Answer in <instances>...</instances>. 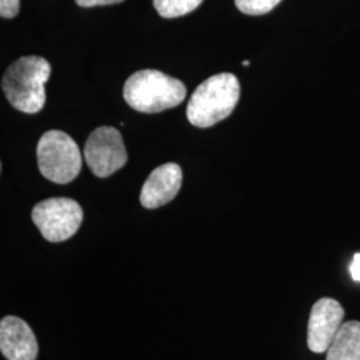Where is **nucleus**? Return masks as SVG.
I'll return each mask as SVG.
<instances>
[{"label":"nucleus","mask_w":360,"mask_h":360,"mask_svg":"<svg viewBox=\"0 0 360 360\" xmlns=\"http://www.w3.org/2000/svg\"><path fill=\"white\" fill-rule=\"evenodd\" d=\"M51 65L41 56H23L10 65L1 80L7 101L20 112L37 114L46 104Z\"/></svg>","instance_id":"nucleus-1"},{"label":"nucleus","mask_w":360,"mask_h":360,"mask_svg":"<svg viewBox=\"0 0 360 360\" xmlns=\"http://www.w3.org/2000/svg\"><path fill=\"white\" fill-rule=\"evenodd\" d=\"M239 98L240 84L233 74L208 77L193 91L187 104V119L195 127H211L231 115Z\"/></svg>","instance_id":"nucleus-2"},{"label":"nucleus","mask_w":360,"mask_h":360,"mask_svg":"<svg viewBox=\"0 0 360 360\" xmlns=\"http://www.w3.org/2000/svg\"><path fill=\"white\" fill-rule=\"evenodd\" d=\"M187 95L179 79L158 70H141L126 80L123 96L129 107L139 112L155 114L179 105Z\"/></svg>","instance_id":"nucleus-3"},{"label":"nucleus","mask_w":360,"mask_h":360,"mask_svg":"<svg viewBox=\"0 0 360 360\" xmlns=\"http://www.w3.org/2000/svg\"><path fill=\"white\" fill-rule=\"evenodd\" d=\"M37 158L41 175L58 184L72 181L82 169L80 150L63 131L44 132L37 147Z\"/></svg>","instance_id":"nucleus-4"},{"label":"nucleus","mask_w":360,"mask_h":360,"mask_svg":"<svg viewBox=\"0 0 360 360\" xmlns=\"http://www.w3.org/2000/svg\"><path fill=\"white\" fill-rule=\"evenodd\" d=\"M31 217L46 240L59 243L74 236L80 229L83 210L74 199L51 198L34 207Z\"/></svg>","instance_id":"nucleus-5"},{"label":"nucleus","mask_w":360,"mask_h":360,"mask_svg":"<svg viewBox=\"0 0 360 360\" xmlns=\"http://www.w3.org/2000/svg\"><path fill=\"white\" fill-rule=\"evenodd\" d=\"M83 155L91 172L98 178H107L127 163V151L122 134L108 126L91 132Z\"/></svg>","instance_id":"nucleus-6"},{"label":"nucleus","mask_w":360,"mask_h":360,"mask_svg":"<svg viewBox=\"0 0 360 360\" xmlns=\"http://www.w3.org/2000/svg\"><path fill=\"white\" fill-rule=\"evenodd\" d=\"M343 318L345 309L342 304L331 297H322L312 306L307 334V343L312 352H327L343 324Z\"/></svg>","instance_id":"nucleus-7"},{"label":"nucleus","mask_w":360,"mask_h":360,"mask_svg":"<svg viewBox=\"0 0 360 360\" xmlns=\"http://www.w3.org/2000/svg\"><path fill=\"white\" fill-rule=\"evenodd\" d=\"M0 351L7 360H37V336L23 319L6 316L0 322Z\"/></svg>","instance_id":"nucleus-8"},{"label":"nucleus","mask_w":360,"mask_h":360,"mask_svg":"<svg viewBox=\"0 0 360 360\" xmlns=\"http://www.w3.org/2000/svg\"><path fill=\"white\" fill-rule=\"evenodd\" d=\"M181 180L183 172L176 163H166L155 168L143 184L142 206L154 210L167 205L179 193Z\"/></svg>","instance_id":"nucleus-9"},{"label":"nucleus","mask_w":360,"mask_h":360,"mask_svg":"<svg viewBox=\"0 0 360 360\" xmlns=\"http://www.w3.org/2000/svg\"><path fill=\"white\" fill-rule=\"evenodd\" d=\"M326 360H360V322L349 321L340 326Z\"/></svg>","instance_id":"nucleus-10"},{"label":"nucleus","mask_w":360,"mask_h":360,"mask_svg":"<svg viewBox=\"0 0 360 360\" xmlns=\"http://www.w3.org/2000/svg\"><path fill=\"white\" fill-rule=\"evenodd\" d=\"M203 0H154L155 10L162 18L172 19L195 11Z\"/></svg>","instance_id":"nucleus-11"},{"label":"nucleus","mask_w":360,"mask_h":360,"mask_svg":"<svg viewBox=\"0 0 360 360\" xmlns=\"http://www.w3.org/2000/svg\"><path fill=\"white\" fill-rule=\"evenodd\" d=\"M282 0H235L239 11L245 15H264L272 11Z\"/></svg>","instance_id":"nucleus-12"},{"label":"nucleus","mask_w":360,"mask_h":360,"mask_svg":"<svg viewBox=\"0 0 360 360\" xmlns=\"http://www.w3.org/2000/svg\"><path fill=\"white\" fill-rule=\"evenodd\" d=\"M20 0H0V15L4 19H11L19 13Z\"/></svg>","instance_id":"nucleus-13"},{"label":"nucleus","mask_w":360,"mask_h":360,"mask_svg":"<svg viewBox=\"0 0 360 360\" xmlns=\"http://www.w3.org/2000/svg\"><path fill=\"white\" fill-rule=\"evenodd\" d=\"M77 6L80 7H96V6H110V4H116V3H122L124 0H75Z\"/></svg>","instance_id":"nucleus-14"},{"label":"nucleus","mask_w":360,"mask_h":360,"mask_svg":"<svg viewBox=\"0 0 360 360\" xmlns=\"http://www.w3.org/2000/svg\"><path fill=\"white\" fill-rule=\"evenodd\" d=\"M349 271H351L352 279L360 282V252L355 254V257L352 259V263L349 266Z\"/></svg>","instance_id":"nucleus-15"},{"label":"nucleus","mask_w":360,"mask_h":360,"mask_svg":"<svg viewBox=\"0 0 360 360\" xmlns=\"http://www.w3.org/2000/svg\"><path fill=\"white\" fill-rule=\"evenodd\" d=\"M243 65H250V62H248V60H245V62H243Z\"/></svg>","instance_id":"nucleus-16"}]
</instances>
